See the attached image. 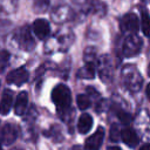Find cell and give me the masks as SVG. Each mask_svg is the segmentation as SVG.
<instances>
[{
  "mask_svg": "<svg viewBox=\"0 0 150 150\" xmlns=\"http://www.w3.org/2000/svg\"><path fill=\"white\" fill-rule=\"evenodd\" d=\"M52 100L59 110H67L71 104V93L64 84H57L52 91Z\"/></svg>",
  "mask_w": 150,
  "mask_h": 150,
  "instance_id": "cell-1",
  "label": "cell"
},
{
  "mask_svg": "<svg viewBox=\"0 0 150 150\" xmlns=\"http://www.w3.org/2000/svg\"><path fill=\"white\" fill-rule=\"evenodd\" d=\"M120 26H121V29L123 33L135 34L138 30V19L135 14L128 13L121 19Z\"/></svg>",
  "mask_w": 150,
  "mask_h": 150,
  "instance_id": "cell-2",
  "label": "cell"
},
{
  "mask_svg": "<svg viewBox=\"0 0 150 150\" xmlns=\"http://www.w3.org/2000/svg\"><path fill=\"white\" fill-rule=\"evenodd\" d=\"M29 77V74L27 71V69L25 67H19L12 71L8 73L7 75V82L12 83V84H16V86H21L25 82H27Z\"/></svg>",
  "mask_w": 150,
  "mask_h": 150,
  "instance_id": "cell-3",
  "label": "cell"
},
{
  "mask_svg": "<svg viewBox=\"0 0 150 150\" xmlns=\"http://www.w3.org/2000/svg\"><path fill=\"white\" fill-rule=\"evenodd\" d=\"M104 138V129L100 127L89 138L86 139V149L87 150H100Z\"/></svg>",
  "mask_w": 150,
  "mask_h": 150,
  "instance_id": "cell-4",
  "label": "cell"
},
{
  "mask_svg": "<svg viewBox=\"0 0 150 150\" xmlns=\"http://www.w3.org/2000/svg\"><path fill=\"white\" fill-rule=\"evenodd\" d=\"M0 138H1V143L5 145H11L12 143H14V141L16 139V128L15 125L11 124V123H6L0 132Z\"/></svg>",
  "mask_w": 150,
  "mask_h": 150,
  "instance_id": "cell-5",
  "label": "cell"
},
{
  "mask_svg": "<svg viewBox=\"0 0 150 150\" xmlns=\"http://www.w3.org/2000/svg\"><path fill=\"white\" fill-rule=\"evenodd\" d=\"M18 41H19V45L21 46L22 49H26V50H30L33 47H34V40L32 39V35L28 30L27 27H21L18 35Z\"/></svg>",
  "mask_w": 150,
  "mask_h": 150,
  "instance_id": "cell-6",
  "label": "cell"
},
{
  "mask_svg": "<svg viewBox=\"0 0 150 150\" xmlns=\"http://www.w3.org/2000/svg\"><path fill=\"white\" fill-rule=\"evenodd\" d=\"M33 32L36 35V38H39L41 40L46 39L50 33V27H49L48 21H46L45 19L35 20L33 23Z\"/></svg>",
  "mask_w": 150,
  "mask_h": 150,
  "instance_id": "cell-7",
  "label": "cell"
},
{
  "mask_svg": "<svg viewBox=\"0 0 150 150\" xmlns=\"http://www.w3.org/2000/svg\"><path fill=\"white\" fill-rule=\"evenodd\" d=\"M121 138L130 148L136 146L138 144V142H139V138H138L137 134L130 128H125V129H123L121 131Z\"/></svg>",
  "mask_w": 150,
  "mask_h": 150,
  "instance_id": "cell-8",
  "label": "cell"
},
{
  "mask_svg": "<svg viewBox=\"0 0 150 150\" xmlns=\"http://www.w3.org/2000/svg\"><path fill=\"white\" fill-rule=\"evenodd\" d=\"M12 103H13V93L9 89H7L4 91L0 100V114L7 115L12 108Z\"/></svg>",
  "mask_w": 150,
  "mask_h": 150,
  "instance_id": "cell-9",
  "label": "cell"
},
{
  "mask_svg": "<svg viewBox=\"0 0 150 150\" xmlns=\"http://www.w3.org/2000/svg\"><path fill=\"white\" fill-rule=\"evenodd\" d=\"M27 104H28V94L26 91L19 93V95L16 97V101H15V104H14L15 114L16 115H22L26 111Z\"/></svg>",
  "mask_w": 150,
  "mask_h": 150,
  "instance_id": "cell-10",
  "label": "cell"
},
{
  "mask_svg": "<svg viewBox=\"0 0 150 150\" xmlns=\"http://www.w3.org/2000/svg\"><path fill=\"white\" fill-rule=\"evenodd\" d=\"M93 127V117L89 114H82L77 121V130L81 134H87Z\"/></svg>",
  "mask_w": 150,
  "mask_h": 150,
  "instance_id": "cell-11",
  "label": "cell"
},
{
  "mask_svg": "<svg viewBox=\"0 0 150 150\" xmlns=\"http://www.w3.org/2000/svg\"><path fill=\"white\" fill-rule=\"evenodd\" d=\"M131 39L127 40L125 41V45H124V54L127 56H130V55H134L135 53H137L139 50V46H136V41H138L135 36H130Z\"/></svg>",
  "mask_w": 150,
  "mask_h": 150,
  "instance_id": "cell-12",
  "label": "cell"
},
{
  "mask_svg": "<svg viewBox=\"0 0 150 150\" xmlns=\"http://www.w3.org/2000/svg\"><path fill=\"white\" fill-rule=\"evenodd\" d=\"M141 28L145 36H150V15L146 11H142Z\"/></svg>",
  "mask_w": 150,
  "mask_h": 150,
  "instance_id": "cell-13",
  "label": "cell"
},
{
  "mask_svg": "<svg viewBox=\"0 0 150 150\" xmlns=\"http://www.w3.org/2000/svg\"><path fill=\"white\" fill-rule=\"evenodd\" d=\"M76 101H77V107H79L81 110H86V109L89 108V105H90V100H89V97H88L87 95H84V94L79 95L77 98H76Z\"/></svg>",
  "mask_w": 150,
  "mask_h": 150,
  "instance_id": "cell-14",
  "label": "cell"
},
{
  "mask_svg": "<svg viewBox=\"0 0 150 150\" xmlns=\"http://www.w3.org/2000/svg\"><path fill=\"white\" fill-rule=\"evenodd\" d=\"M94 66H89V64H86L84 68L80 69L79 71V76L81 77H86V79H93L94 77Z\"/></svg>",
  "mask_w": 150,
  "mask_h": 150,
  "instance_id": "cell-15",
  "label": "cell"
},
{
  "mask_svg": "<svg viewBox=\"0 0 150 150\" xmlns=\"http://www.w3.org/2000/svg\"><path fill=\"white\" fill-rule=\"evenodd\" d=\"M9 60V53L5 49H0V73H2L8 63Z\"/></svg>",
  "mask_w": 150,
  "mask_h": 150,
  "instance_id": "cell-16",
  "label": "cell"
},
{
  "mask_svg": "<svg viewBox=\"0 0 150 150\" xmlns=\"http://www.w3.org/2000/svg\"><path fill=\"white\" fill-rule=\"evenodd\" d=\"M121 137V132H120V129L116 124H112L111 128H110V139L112 142H117Z\"/></svg>",
  "mask_w": 150,
  "mask_h": 150,
  "instance_id": "cell-17",
  "label": "cell"
},
{
  "mask_svg": "<svg viewBox=\"0 0 150 150\" xmlns=\"http://www.w3.org/2000/svg\"><path fill=\"white\" fill-rule=\"evenodd\" d=\"M118 118H120V121H121L123 124H125V125L130 124V122H131V120H132L131 115L128 114V112H125V111H118Z\"/></svg>",
  "mask_w": 150,
  "mask_h": 150,
  "instance_id": "cell-18",
  "label": "cell"
},
{
  "mask_svg": "<svg viewBox=\"0 0 150 150\" xmlns=\"http://www.w3.org/2000/svg\"><path fill=\"white\" fill-rule=\"evenodd\" d=\"M139 150H150V144H149V143H146V144L142 145V146L139 148Z\"/></svg>",
  "mask_w": 150,
  "mask_h": 150,
  "instance_id": "cell-19",
  "label": "cell"
},
{
  "mask_svg": "<svg viewBox=\"0 0 150 150\" xmlns=\"http://www.w3.org/2000/svg\"><path fill=\"white\" fill-rule=\"evenodd\" d=\"M146 96H148V98L150 100V83L146 86Z\"/></svg>",
  "mask_w": 150,
  "mask_h": 150,
  "instance_id": "cell-20",
  "label": "cell"
},
{
  "mask_svg": "<svg viewBox=\"0 0 150 150\" xmlns=\"http://www.w3.org/2000/svg\"><path fill=\"white\" fill-rule=\"evenodd\" d=\"M108 150H121L118 146H111V148H108Z\"/></svg>",
  "mask_w": 150,
  "mask_h": 150,
  "instance_id": "cell-21",
  "label": "cell"
},
{
  "mask_svg": "<svg viewBox=\"0 0 150 150\" xmlns=\"http://www.w3.org/2000/svg\"><path fill=\"white\" fill-rule=\"evenodd\" d=\"M148 75L150 76V63H149V67H148Z\"/></svg>",
  "mask_w": 150,
  "mask_h": 150,
  "instance_id": "cell-22",
  "label": "cell"
},
{
  "mask_svg": "<svg viewBox=\"0 0 150 150\" xmlns=\"http://www.w3.org/2000/svg\"><path fill=\"white\" fill-rule=\"evenodd\" d=\"M0 150H2V149H1V146H0Z\"/></svg>",
  "mask_w": 150,
  "mask_h": 150,
  "instance_id": "cell-23",
  "label": "cell"
}]
</instances>
